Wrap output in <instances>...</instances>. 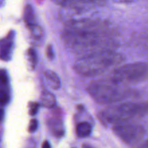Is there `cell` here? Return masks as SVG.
I'll return each mask as SVG.
<instances>
[{"mask_svg":"<svg viewBox=\"0 0 148 148\" xmlns=\"http://www.w3.org/2000/svg\"><path fill=\"white\" fill-rule=\"evenodd\" d=\"M4 116V111L2 108H0V123L2 122Z\"/></svg>","mask_w":148,"mask_h":148,"instance_id":"cell-21","label":"cell"},{"mask_svg":"<svg viewBox=\"0 0 148 148\" xmlns=\"http://www.w3.org/2000/svg\"><path fill=\"white\" fill-rule=\"evenodd\" d=\"M124 56L114 50H106L84 55L74 64V69L84 77H95L124 61Z\"/></svg>","mask_w":148,"mask_h":148,"instance_id":"cell-2","label":"cell"},{"mask_svg":"<svg viewBox=\"0 0 148 148\" xmlns=\"http://www.w3.org/2000/svg\"><path fill=\"white\" fill-rule=\"evenodd\" d=\"M75 131H76V134L78 137L83 138V137H86L90 134L92 128L89 123L83 121V122L79 123L77 125Z\"/></svg>","mask_w":148,"mask_h":148,"instance_id":"cell-12","label":"cell"},{"mask_svg":"<svg viewBox=\"0 0 148 148\" xmlns=\"http://www.w3.org/2000/svg\"><path fill=\"white\" fill-rule=\"evenodd\" d=\"M30 109H29V114L30 116H35L38 111V108H39V104L38 103L33 102L30 103Z\"/></svg>","mask_w":148,"mask_h":148,"instance_id":"cell-18","label":"cell"},{"mask_svg":"<svg viewBox=\"0 0 148 148\" xmlns=\"http://www.w3.org/2000/svg\"><path fill=\"white\" fill-rule=\"evenodd\" d=\"M27 56H28V61L30 62V66H31L33 69H34L36 67V64H37V53H36V51H35L34 49L33 48H30L28 49L27 51Z\"/></svg>","mask_w":148,"mask_h":148,"instance_id":"cell-16","label":"cell"},{"mask_svg":"<svg viewBox=\"0 0 148 148\" xmlns=\"http://www.w3.org/2000/svg\"><path fill=\"white\" fill-rule=\"evenodd\" d=\"M140 148H147V142L146 141L145 143V144L143 145V147H141Z\"/></svg>","mask_w":148,"mask_h":148,"instance_id":"cell-25","label":"cell"},{"mask_svg":"<svg viewBox=\"0 0 148 148\" xmlns=\"http://www.w3.org/2000/svg\"><path fill=\"white\" fill-rule=\"evenodd\" d=\"M112 1H117V2H124V3H130L135 1V0H112Z\"/></svg>","mask_w":148,"mask_h":148,"instance_id":"cell-23","label":"cell"},{"mask_svg":"<svg viewBox=\"0 0 148 148\" xmlns=\"http://www.w3.org/2000/svg\"><path fill=\"white\" fill-rule=\"evenodd\" d=\"M44 76L46 77V80L49 82L50 86L53 89L56 90L60 87L61 81L59 77L55 72L51 70H46L44 72Z\"/></svg>","mask_w":148,"mask_h":148,"instance_id":"cell-11","label":"cell"},{"mask_svg":"<svg viewBox=\"0 0 148 148\" xmlns=\"http://www.w3.org/2000/svg\"><path fill=\"white\" fill-rule=\"evenodd\" d=\"M14 33L10 31L5 38L0 40V59L9 61L11 59L14 47Z\"/></svg>","mask_w":148,"mask_h":148,"instance_id":"cell-8","label":"cell"},{"mask_svg":"<svg viewBox=\"0 0 148 148\" xmlns=\"http://www.w3.org/2000/svg\"><path fill=\"white\" fill-rule=\"evenodd\" d=\"M38 128V121L37 120L33 119L30 121V124H29V127H28V132H29L32 133V132H34Z\"/></svg>","mask_w":148,"mask_h":148,"instance_id":"cell-19","label":"cell"},{"mask_svg":"<svg viewBox=\"0 0 148 148\" xmlns=\"http://www.w3.org/2000/svg\"><path fill=\"white\" fill-rule=\"evenodd\" d=\"M92 99L100 104H112L136 96L134 90L111 79L93 82L87 88Z\"/></svg>","mask_w":148,"mask_h":148,"instance_id":"cell-3","label":"cell"},{"mask_svg":"<svg viewBox=\"0 0 148 148\" xmlns=\"http://www.w3.org/2000/svg\"><path fill=\"white\" fill-rule=\"evenodd\" d=\"M148 68L146 63L136 62L117 68L111 74L109 79L123 85L137 84L147 78Z\"/></svg>","mask_w":148,"mask_h":148,"instance_id":"cell-5","label":"cell"},{"mask_svg":"<svg viewBox=\"0 0 148 148\" xmlns=\"http://www.w3.org/2000/svg\"><path fill=\"white\" fill-rule=\"evenodd\" d=\"M46 55H47L48 58L49 59H53L54 57V55H53V49H52V46L51 45H49L46 49Z\"/></svg>","mask_w":148,"mask_h":148,"instance_id":"cell-20","label":"cell"},{"mask_svg":"<svg viewBox=\"0 0 148 148\" xmlns=\"http://www.w3.org/2000/svg\"><path fill=\"white\" fill-rule=\"evenodd\" d=\"M28 30H30V33H31L32 36L35 38H36V40H39V39L41 38L43 36V29L40 27L38 25L34 24L33 25H30L27 27Z\"/></svg>","mask_w":148,"mask_h":148,"instance_id":"cell-14","label":"cell"},{"mask_svg":"<svg viewBox=\"0 0 148 148\" xmlns=\"http://www.w3.org/2000/svg\"><path fill=\"white\" fill-rule=\"evenodd\" d=\"M49 127L52 133L56 137H61L64 134L62 121L58 116H53L49 120Z\"/></svg>","mask_w":148,"mask_h":148,"instance_id":"cell-9","label":"cell"},{"mask_svg":"<svg viewBox=\"0 0 148 148\" xmlns=\"http://www.w3.org/2000/svg\"><path fill=\"white\" fill-rule=\"evenodd\" d=\"M82 148H93V147L88 144H83L82 146Z\"/></svg>","mask_w":148,"mask_h":148,"instance_id":"cell-24","label":"cell"},{"mask_svg":"<svg viewBox=\"0 0 148 148\" xmlns=\"http://www.w3.org/2000/svg\"><path fill=\"white\" fill-rule=\"evenodd\" d=\"M114 132L122 141L128 145H134L143 138L145 130L141 125L130 123L115 125L113 127Z\"/></svg>","mask_w":148,"mask_h":148,"instance_id":"cell-6","label":"cell"},{"mask_svg":"<svg viewBox=\"0 0 148 148\" xmlns=\"http://www.w3.org/2000/svg\"><path fill=\"white\" fill-rule=\"evenodd\" d=\"M62 38L69 49L82 56L116 48L111 31L64 30Z\"/></svg>","mask_w":148,"mask_h":148,"instance_id":"cell-1","label":"cell"},{"mask_svg":"<svg viewBox=\"0 0 148 148\" xmlns=\"http://www.w3.org/2000/svg\"><path fill=\"white\" fill-rule=\"evenodd\" d=\"M42 148H51V147L50 144L48 141H44L43 142V145H42Z\"/></svg>","mask_w":148,"mask_h":148,"instance_id":"cell-22","label":"cell"},{"mask_svg":"<svg viewBox=\"0 0 148 148\" xmlns=\"http://www.w3.org/2000/svg\"><path fill=\"white\" fill-rule=\"evenodd\" d=\"M147 113V103L127 102L112 106L100 111L98 119L105 125L115 126L142 118Z\"/></svg>","mask_w":148,"mask_h":148,"instance_id":"cell-4","label":"cell"},{"mask_svg":"<svg viewBox=\"0 0 148 148\" xmlns=\"http://www.w3.org/2000/svg\"><path fill=\"white\" fill-rule=\"evenodd\" d=\"M40 99H41L42 105L46 108H54L56 106V98L54 95L49 91H43Z\"/></svg>","mask_w":148,"mask_h":148,"instance_id":"cell-10","label":"cell"},{"mask_svg":"<svg viewBox=\"0 0 148 148\" xmlns=\"http://www.w3.org/2000/svg\"><path fill=\"white\" fill-rule=\"evenodd\" d=\"M24 21L27 27L36 24V16H35L33 8L30 4H27L25 7L24 10Z\"/></svg>","mask_w":148,"mask_h":148,"instance_id":"cell-13","label":"cell"},{"mask_svg":"<svg viewBox=\"0 0 148 148\" xmlns=\"http://www.w3.org/2000/svg\"><path fill=\"white\" fill-rule=\"evenodd\" d=\"M9 77L4 69H0V88H8Z\"/></svg>","mask_w":148,"mask_h":148,"instance_id":"cell-17","label":"cell"},{"mask_svg":"<svg viewBox=\"0 0 148 148\" xmlns=\"http://www.w3.org/2000/svg\"><path fill=\"white\" fill-rule=\"evenodd\" d=\"M53 3L63 7L81 9L85 7L103 5L105 0H51Z\"/></svg>","mask_w":148,"mask_h":148,"instance_id":"cell-7","label":"cell"},{"mask_svg":"<svg viewBox=\"0 0 148 148\" xmlns=\"http://www.w3.org/2000/svg\"><path fill=\"white\" fill-rule=\"evenodd\" d=\"M10 95L8 88H0V106H4L9 103Z\"/></svg>","mask_w":148,"mask_h":148,"instance_id":"cell-15","label":"cell"}]
</instances>
